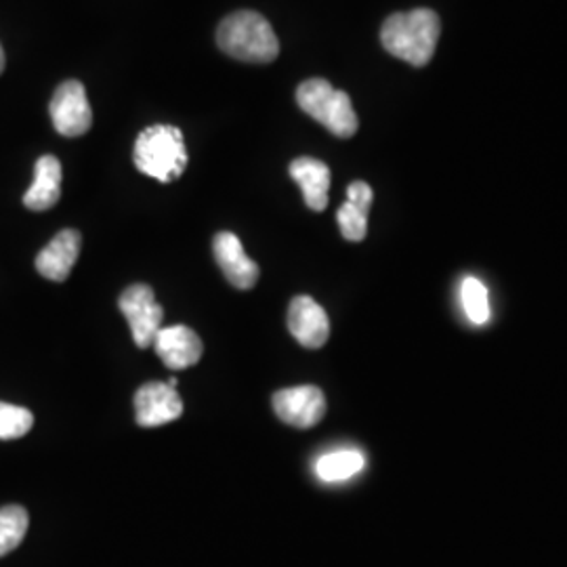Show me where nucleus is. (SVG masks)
<instances>
[{"mask_svg": "<svg viewBox=\"0 0 567 567\" xmlns=\"http://www.w3.org/2000/svg\"><path fill=\"white\" fill-rule=\"evenodd\" d=\"M4 70V51H2V44H0V74Z\"/></svg>", "mask_w": 567, "mask_h": 567, "instance_id": "nucleus-20", "label": "nucleus"}, {"mask_svg": "<svg viewBox=\"0 0 567 567\" xmlns=\"http://www.w3.org/2000/svg\"><path fill=\"white\" fill-rule=\"evenodd\" d=\"M297 102L305 114L324 124L332 135L349 140L358 133L360 122L351 97L344 91L334 89L324 79L301 82V86L297 89Z\"/></svg>", "mask_w": 567, "mask_h": 567, "instance_id": "nucleus-4", "label": "nucleus"}, {"mask_svg": "<svg viewBox=\"0 0 567 567\" xmlns=\"http://www.w3.org/2000/svg\"><path fill=\"white\" fill-rule=\"evenodd\" d=\"M213 250H215V259L221 267L225 278L238 290H250L257 284L261 269L246 255L243 243L236 234H231V231L217 234L215 243H213Z\"/></svg>", "mask_w": 567, "mask_h": 567, "instance_id": "nucleus-9", "label": "nucleus"}, {"mask_svg": "<svg viewBox=\"0 0 567 567\" xmlns=\"http://www.w3.org/2000/svg\"><path fill=\"white\" fill-rule=\"evenodd\" d=\"M461 299L465 307L466 318L473 324H486L489 320V301H487V288L477 278H465L461 288Z\"/></svg>", "mask_w": 567, "mask_h": 567, "instance_id": "nucleus-18", "label": "nucleus"}, {"mask_svg": "<svg viewBox=\"0 0 567 567\" xmlns=\"http://www.w3.org/2000/svg\"><path fill=\"white\" fill-rule=\"evenodd\" d=\"M288 330L307 349H320L330 337L324 307L311 297H295L288 307Z\"/></svg>", "mask_w": 567, "mask_h": 567, "instance_id": "nucleus-10", "label": "nucleus"}, {"mask_svg": "<svg viewBox=\"0 0 567 567\" xmlns=\"http://www.w3.org/2000/svg\"><path fill=\"white\" fill-rule=\"evenodd\" d=\"M364 466L365 456L360 450L344 447L320 456L316 463V475L326 484H339L355 477Z\"/></svg>", "mask_w": 567, "mask_h": 567, "instance_id": "nucleus-16", "label": "nucleus"}, {"mask_svg": "<svg viewBox=\"0 0 567 567\" xmlns=\"http://www.w3.org/2000/svg\"><path fill=\"white\" fill-rule=\"evenodd\" d=\"M440 34V16L431 9H414L389 16L381 28V42L393 58L423 68L433 60Z\"/></svg>", "mask_w": 567, "mask_h": 567, "instance_id": "nucleus-1", "label": "nucleus"}, {"mask_svg": "<svg viewBox=\"0 0 567 567\" xmlns=\"http://www.w3.org/2000/svg\"><path fill=\"white\" fill-rule=\"evenodd\" d=\"M274 412L286 425L297 429L316 426L326 414V398L320 386L303 385L282 389L274 395Z\"/></svg>", "mask_w": 567, "mask_h": 567, "instance_id": "nucleus-7", "label": "nucleus"}, {"mask_svg": "<svg viewBox=\"0 0 567 567\" xmlns=\"http://www.w3.org/2000/svg\"><path fill=\"white\" fill-rule=\"evenodd\" d=\"M55 131L63 137H82L93 126V110L81 81L61 82L49 105Z\"/></svg>", "mask_w": 567, "mask_h": 567, "instance_id": "nucleus-6", "label": "nucleus"}, {"mask_svg": "<svg viewBox=\"0 0 567 567\" xmlns=\"http://www.w3.org/2000/svg\"><path fill=\"white\" fill-rule=\"evenodd\" d=\"M290 177L299 183L303 192L305 204L322 213L328 206V189H330V168L322 161L316 158H297L290 164Z\"/></svg>", "mask_w": 567, "mask_h": 567, "instance_id": "nucleus-14", "label": "nucleus"}, {"mask_svg": "<svg viewBox=\"0 0 567 567\" xmlns=\"http://www.w3.org/2000/svg\"><path fill=\"white\" fill-rule=\"evenodd\" d=\"M372 187L364 182H353L347 187V203L339 208L337 221L344 240L362 243L368 234V213L372 206Z\"/></svg>", "mask_w": 567, "mask_h": 567, "instance_id": "nucleus-13", "label": "nucleus"}, {"mask_svg": "<svg viewBox=\"0 0 567 567\" xmlns=\"http://www.w3.org/2000/svg\"><path fill=\"white\" fill-rule=\"evenodd\" d=\"M32 425H34V416L30 410L0 402V440L23 437Z\"/></svg>", "mask_w": 567, "mask_h": 567, "instance_id": "nucleus-19", "label": "nucleus"}, {"mask_svg": "<svg viewBox=\"0 0 567 567\" xmlns=\"http://www.w3.org/2000/svg\"><path fill=\"white\" fill-rule=\"evenodd\" d=\"M28 511L20 505H9L0 508V557L20 547L28 532Z\"/></svg>", "mask_w": 567, "mask_h": 567, "instance_id": "nucleus-17", "label": "nucleus"}, {"mask_svg": "<svg viewBox=\"0 0 567 567\" xmlns=\"http://www.w3.org/2000/svg\"><path fill=\"white\" fill-rule=\"evenodd\" d=\"M118 307L131 326L135 344L140 349L152 347L163 328L164 318L163 307L156 301L154 290L147 284H133L122 292Z\"/></svg>", "mask_w": 567, "mask_h": 567, "instance_id": "nucleus-5", "label": "nucleus"}, {"mask_svg": "<svg viewBox=\"0 0 567 567\" xmlns=\"http://www.w3.org/2000/svg\"><path fill=\"white\" fill-rule=\"evenodd\" d=\"M61 198V164L55 156H42L34 166V182L23 196L30 210H49Z\"/></svg>", "mask_w": 567, "mask_h": 567, "instance_id": "nucleus-15", "label": "nucleus"}, {"mask_svg": "<svg viewBox=\"0 0 567 567\" xmlns=\"http://www.w3.org/2000/svg\"><path fill=\"white\" fill-rule=\"evenodd\" d=\"M154 349L168 370H185L198 364L203 358L200 337L192 328L182 324L161 328Z\"/></svg>", "mask_w": 567, "mask_h": 567, "instance_id": "nucleus-11", "label": "nucleus"}, {"mask_svg": "<svg viewBox=\"0 0 567 567\" xmlns=\"http://www.w3.org/2000/svg\"><path fill=\"white\" fill-rule=\"evenodd\" d=\"M219 49L234 60L246 63H271L280 55V41L264 16L255 11H236L217 28Z\"/></svg>", "mask_w": 567, "mask_h": 567, "instance_id": "nucleus-2", "label": "nucleus"}, {"mask_svg": "<svg viewBox=\"0 0 567 567\" xmlns=\"http://www.w3.org/2000/svg\"><path fill=\"white\" fill-rule=\"evenodd\" d=\"M133 161L140 173L152 179L161 183L179 179L187 166V147L182 131L171 124L147 126L135 142Z\"/></svg>", "mask_w": 567, "mask_h": 567, "instance_id": "nucleus-3", "label": "nucleus"}, {"mask_svg": "<svg viewBox=\"0 0 567 567\" xmlns=\"http://www.w3.org/2000/svg\"><path fill=\"white\" fill-rule=\"evenodd\" d=\"M81 246V234L76 229H63L39 252L37 257L39 274L53 282L68 280L72 267L79 261Z\"/></svg>", "mask_w": 567, "mask_h": 567, "instance_id": "nucleus-12", "label": "nucleus"}, {"mask_svg": "<svg viewBox=\"0 0 567 567\" xmlns=\"http://www.w3.org/2000/svg\"><path fill=\"white\" fill-rule=\"evenodd\" d=\"M183 402L177 389L166 383H147L135 393V419L140 426H161L177 421Z\"/></svg>", "mask_w": 567, "mask_h": 567, "instance_id": "nucleus-8", "label": "nucleus"}]
</instances>
